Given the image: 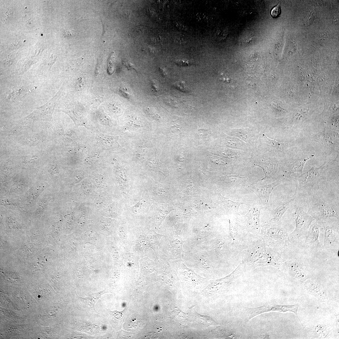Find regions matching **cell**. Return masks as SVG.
Instances as JSON below:
<instances>
[{"instance_id": "obj_5", "label": "cell", "mask_w": 339, "mask_h": 339, "mask_svg": "<svg viewBox=\"0 0 339 339\" xmlns=\"http://www.w3.org/2000/svg\"><path fill=\"white\" fill-rule=\"evenodd\" d=\"M324 228V249L331 254L336 255L339 250V220L331 218L321 222Z\"/></svg>"}, {"instance_id": "obj_13", "label": "cell", "mask_w": 339, "mask_h": 339, "mask_svg": "<svg viewBox=\"0 0 339 339\" xmlns=\"http://www.w3.org/2000/svg\"><path fill=\"white\" fill-rule=\"evenodd\" d=\"M261 209L259 206L254 204L249 212L244 217L248 225L254 229L259 230L260 229L259 221Z\"/></svg>"}, {"instance_id": "obj_12", "label": "cell", "mask_w": 339, "mask_h": 339, "mask_svg": "<svg viewBox=\"0 0 339 339\" xmlns=\"http://www.w3.org/2000/svg\"><path fill=\"white\" fill-rule=\"evenodd\" d=\"M54 98L43 106L35 110L27 118L35 119H49L51 117L54 103Z\"/></svg>"}, {"instance_id": "obj_17", "label": "cell", "mask_w": 339, "mask_h": 339, "mask_svg": "<svg viewBox=\"0 0 339 339\" xmlns=\"http://www.w3.org/2000/svg\"><path fill=\"white\" fill-rule=\"evenodd\" d=\"M119 137L105 135L103 137V139L107 148L114 149L121 147L118 142Z\"/></svg>"}, {"instance_id": "obj_20", "label": "cell", "mask_w": 339, "mask_h": 339, "mask_svg": "<svg viewBox=\"0 0 339 339\" xmlns=\"http://www.w3.org/2000/svg\"><path fill=\"white\" fill-rule=\"evenodd\" d=\"M124 310L121 312H119L116 310L113 311H110V315L112 320L116 321H118L121 320L123 317L122 312Z\"/></svg>"}, {"instance_id": "obj_29", "label": "cell", "mask_w": 339, "mask_h": 339, "mask_svg": "<svg viewBox=\"0 0 339 339\" xmlns=\"http://www.w3.org/2000/svg\"><path fill=\"white\" fill-rule=\"evenodd\" d=\"M147 239L148 241L150 243H152L153 242V237L151 234H148L147 236Z\"/></svg>"}, {"instance_id": "obj_8", "label": "cell", "mask_w": 339, "mask_h": 339, "mask_svg": "<svg viewBox=\"0 0 339 339\" xmlns=\"http://www.w3.org/2000/svg\"><path fill=\"white\" fill-rule=\"evenodd\" d=\"M321 226L316 221L312 223L305 235V246L315 255L320 254L324 249L319 240Z\"/></svg>"}, {"instance_id": "obj_26", "label": "cell", "mask_w": 339, "mask_h": 339, "mask_svg": "<svg viewBox=\"0 0 339 339\" xmlns=\"http://www.w3.org/2000/svg\"><path fill=\"white\" fill-rule=\"evenodd\" d=\"M176 63L179 66H189L191 64V63L188 61L184 60L180 61H179L177 62Z\"/></svg>"}, {"instance_id": "obj_10", "label": "cell", "mask_w": 339, "mask_h": 339, "mask_svg": "<svg viewBox=\"0 0 339 339\" xmlns=\"http://www.w3.org/2000/svg\"><path fill=\"white\" fill-rule=\"evenodd\" d=\"M281 182V180H277L270 184L260 185L247 182L246 186L257 195L264 206L270 209L269 202L270 195L274 189Z\"/></svg>"}, {"instance_id": "obj_3", "label": "cell", "mask_w": 339, "mask_h": 339, "mask_svg": "<svg viewBox=\"0 0 339 339\" xmlns=\"http://www.w3.org/2000/svg\"><path fill=\"white\" fill-rule=\"evenodd\" d=\"M325 165L319 168L312 169L303 173L297 179H293L295 182V193L296 197H304L317 193L320 188V183L323 178L321 175Z\"/></svg>"}, {"instance_id": "obj_18", "label": "cell", "mask_w": 339, "mask_h": 339, "mask_svg": "<svg viewBox=\"0 0 339 339\" xmlns=\"http://www.w3.org/2000/svg\"><path fill=\"white\" fill-rule=\"evenodd\" d=\"M147 164L150 168L160 172L163 171L162 164L160 162L159 157L156 154L148 160Z\"/></svg>"}, {"instance_id": "obj_15", "label": "cell", "mask_w": 339, "mask_h": 339, "mask_svg": "<svg viewBox=\"0 0 339 339\" xmlns=\"http://www.w3.org/2000/svg\"><path fill=\"white\" fill-rule=\"evenodd\" d=\"M104 293H105V291L103 290L98 292L92 293L88 296L84 298L78 296L82 301L94 309L95 304Z\"/></svg>"}, {"instance_id": "obj_2", "label": "cell", "mask_w": 339, "mask_h": 339, "mask_svg": "<svg viewBox=\"0 0 339 339\" xmlns=\"http://www.w3.org/2000/svg\"><path fill=\"white\" fill-rule=\"evenodd\" d=\"M304 198L308 206L307 213L316 221L322 222L332 218L339 219L338 206L323 201L317 193Z\"/></svg>"}, {"instance_id": "obj_25", "label": "cell", "mask_w": 339, "mask_h": 339, "mask_svg": "<svg viewBox=\"0 0 339 339\" xmlns=\"http://www.w3.org/2000/svg\"><path fill=\"white\" fill-rule=\"evenodd\" d=\"M174 85L178 89H180L182 91H188V88L186 87V86L185 85L184 82H183L175 83Z\"/></svg>"}, {"instance_id": "obj_19", "label": "cell", "mask_w": 339, "mask_h": 339, "mask_svg": "<svg viewBox=\"0 0 339 339\" xmlns=\"http://www.w3.org/2000/svg\"><path fill=\"white\" fill-rule=\"evenodd\" d=\"M146 202L143 199L139 201L137 204L131 207L132 212L133 213L137 214L140 213L143 210V206L145 205Z\"/></svg>"}, {"instance_id": "obj_31", "label": "cell", "mask_w": 339, "mask_h": 339, "mask_svg": "<svg viewBox=\"0 0 339 339\" xmlns=\"http://www.w3.org/2000/svg\"><path fill=\"white\" fill-rule=\"evenodd\" d=\"M160 72H161V74L163 76H165L166 75V73L164 72L165 71H164L163 69L160 68Z\"/></svg>"}, {"instance_id": "obj_24", "label": "cell", "mask_w": 339, "mask_h": 339, "mask_svg": "<svg viewBox=\"0 0 339 339\" xmlns=\"http://www.w3.org/2000/svg\"><path fill=\"white\" fill-rule=\"evenodd\" d=\"M148 114L154 118L155 119L159 120L160 117L159 115L156 113L155 110L151 108H148L146 110Z\"/></svg>"}, {"instance_id": "obj_6", "label": "cell", "mask_w": 339, "mask_h": 339, "mask_svg": "<svg viewBox=\"0 0 339 339\" xmlns=\"http://www.w3.org/2000/svg\"><path fill=\"white\" fill-rule=\"evenodd\" d=\"M299 306L298 304L286 305L273 304H268L256 307H244L243 310L246 320L248 321L256 316L269 312L276 311L282 312L287 311L293 312L298 315Z\"/></svg>"}, {"instance_id": "obj_27", "label": "cell", "mask_w": 339, "mask_h": 339, "mask_svg": "<svg viewBox=\"0 0 339 339\" xmlns=\"http://www.w3.org/2000/svg\"><path fill=\"white\" fill-rule=\"evenodd\" d=\"M121 90V92H122V94L126 97L128 98H131V94L130 91H129L127 89L123 88H122Z\"/></svg>"}, {"instance_id": "obj_16", "label": "cell", "mask_w": 339, "mask_h": 339, "mask_svg": "<svg viewBox=\"0 0 339 339\" xmlns=\"http://www.w3.org/2000/svg\"><path fill=\"white\" fill-rule=\"evenodd\" d=\"M193 313L194 316L196 318V320L206 327L220 325L208 316L200 315L195 311Z\"/></svg>"}, {"instance_id": "obj_21", "label": "cell", "mask_w": 339, "mask_h": 339, "mask_svg": "<svg viewBox=\"0 0 339 339\" xmlns=\"http://www.w3.org/2000/svg\"><path fill=\"white\" fill-rule=\"evenodd\" d=\"M280 13V6L279 3L274 7L271 11V14L273 18L279 16Z\"/></svg>"}, {"instance_id": "obj_23", "label": "cell", "mask_w": 339, "mask_h": 339, "mask_svg": "<svg viewBox=\"0 0 339 339\" xmlns=\"http://www.w3.org/2000/svg\"><path fill=\"white\" fill-rule=\"evenodd\" d=\"M113 57L111 56L109 59V61L108 65V72L109 74L111 75L114 71V67L113 66Z\"/></svg>"}, {"instance_id": "obj_28", "label": "cell", "mask_w": 339, "mask_h": 339, "mask_svg": "<svg viewBox=\"0 0 339 339\" xmlns=\"http://www.w3.org/2000/svg\"><path fill=\"white\" fill-rule=\"evenodd\" d=\"M151 85L153 89L156 91H158L159 90V84L158 82L156 80H153L151 81Z\"/></svg>"}, {"instance_id": "obj_14", "label": "cell", "mask_w": 339, "mask_h": 339, "mask_svg": "<svg viewBox=\"0 0 339 339\" xmlns=\"http://www.w3.org/2000/svg\"><path fill=\"white\" fill-rule=\"evenodd\" d=\"M260 139L262 143L268 147L273 149L278 150H281L287 145L286 143H280L275 140H271L268 138L266 136L265 133L262 134L260 137Z\"/></svg>"}, {"instance_id": "obj_7", "label": "cell", "mask_w": 339, "mask_h": 339, "mask_svg": "<svg viewBox=\"0 0 339 339\" xmlns=\"http://www.w3.org/2000/svg\"><path fill=\"white\" fill-rule=\"evenodd\" d=\"M306 262L305 259L299 258L285 260L281 268L285 269L292 278L304 282L310 276Z\"/></svg>"}, {"instance_id": "obj_1", "label": "cell", "mask_w": 339, "mask_h": 339, "mask_svg": "<svg viewBox=\"0 0 339 339\" xmlns=\"http://www.w3.org/2000/svg\"><path fill=\"white\" fill-rule=\"evenodd\" d=\"M262 235L265 245L280 255L293 246L287 231L279 224L268 223L262 229Z\"/></svg>"}, {"instance_id": "obj_30", "label": "cell", "mask_w": 339, "mask_h": 339, "mask_svg": "<svg viewBox=\"0 0 339 339\" xmlns=\"http://www.w3.org/2000/svg\"><path fill=\"white\" fill-rule=\"evenodd\" d=\"M72 31L70 30H67L64 32V36H69L72 35Z\"/></svg>"}, {"instance_id": "obj_11", "label": "cell", "mask_w": 339, "mask_h": 339, "mask_svg": "<svg viewBox=\"0 0 339 339\" xmlns=\"http://www.w3.org/2000/svg\"><path fill=\"white\" fill-rule=\"evenodd\" d=\"M296 197L294 193L292 197L279 207L272 211L270 214L268 223L279 224L282 216L288 209L289 206L293 203Z\"/></svg>"}, {"instance_id": "obj_9", "label": "cell", "mask_w": 339, "mask_h": 339, "mask_svg": "<svg viewBox=\"0 0 339 339\" xmlns=\"http://www.w3.org/2000/svg\"><path fill=\"white\" fill-rule=\"evenodd\" d=\"M176 262L183 284L196 286L203 284L207 282L206 278L200 276L193 270L188 267L185 264L182 259H178Z\"/></svg>"}, {"instance_id": "obj_22", "label": "cell", "mask_w": 339, "mask_h": 339, "mask_svg": "<svg viewBox=\"0 0 339 339\" xmlns=\"http://www.w3.org/2000/svg\"><path fill=\"white\" fill-rule=\"evenodd\" d=\"M128 125L129 126V127H130V128L132 129L139 128L144 126L143 125L140 124V123H138V122L136 121H134L133 120H130V121L128 123Z\"/></svg>"}, {"instance_id": "obj_4", "label": "cell", "mask_w": 339, "mask_h": 339, "mask_svg": "<svg viewBox=\"0 0 339 339\" xmlns=\"http://www.w3.org/2000/svg\"><path fill=\"white\" fill-rule=\"evenodd\" d=\"M293 206L295 211L292 216L295 222L296 227L289 235L293 243L297 241L301 236L306 235L311 223L315 220L297 202L293 203Z\"/></svg>"}]
</instances>
